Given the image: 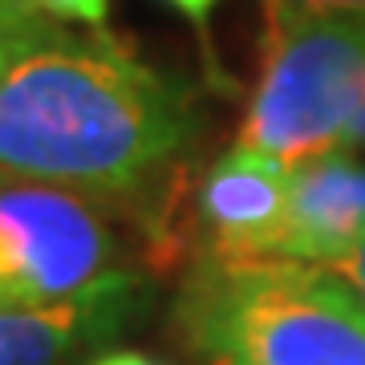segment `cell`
I'll return each mask as SVG.
<instances>
[{"instance_id":"obj_1","label":"cell","mask_w":365,"mask_h":365,"mask_svg":"<svg viewBox=\"0 0 365 365\" xmlns=\"http://www.w3.org/2000/svg\"><path fill=\"white\" fill-rule=\"evenodd\" d=\"M195 93L110 33L37 16L0 41V170L9 179L126 195L195 134Z\"/></svg>"},{"instance_id":"obj_7","label":"cell","mask_w":365,"mask_h":365,"mask_svg":"<svg viewBox=\"0 0 365 365\" xmlns=\"http://www.w3.org/2000/svg\"><path fill=\"white\" fill-rule=\"evenodd\" d=\"M365 240V163L349 150L304 163L292 170V211L280 260L333 268Z\"/></svg>"},{"instance_id":"obj_12","label":"cell","mask_w":365,"mask_h":365,"mask_svg":"<svg viewBox=\"0 0 365 365\" xmlns=\"http://www.w3.org/2000/svg\"><path fill=\"white\" fill-rule=\"evenodd\" d=\"M170 9H179L191 25H199V29H207V21H211V9L220 4V0H167Z\"/></svg>"},{"instance_id":"obj_13","label":"cell","mask_w":365,"mask_h":365,"mask_svg":"<svg viewBox=\"0 0 365 365\" xmlns=\"http://www.w3.org/2000/svg\"><path fill=\"white\" fill-rule=\"evenodd\" d=\"M90 365H158V361H150L146 353H134V349H114V353H102V357H93Z\"/></svg>"},{"instance_id":"obj_5","label":"cell","mask_w":365,"mask_h":365,"mask_svg":"<svg viewBox=\"0 0 365 365\" xmlns=\"http://www.w3.org/2000/svg\"><path fill=\"white\" fill-rule=\"evenodd\" d=\"M292 211V170L235 143L199 182V223L215 260H280Z\"/></svg>"},{"instance_id":"obj_2","label":"cell","mask_w":365,"mask_h":365,"mask_svg":"<svg viewBox=\"0 0 365 365\" xmlns=\"http://www.w3.org/2000/svg\"><path fill=\"white\" fill-rule=\"evenodd\" d=\"M179 325L211 365H365V300L317 264L203 256Z\"/></svg>"},{"instance_id":"obj_4","label":"cell","mask_w":365,"mask_h":365,"mask_svg":"<svg viewBox=\"0 0 365 365\" xmlns=\"http://www.w3.org/2000/svg\"><path fill=\"white\" fill-rule=\"evenodd\" d=\"M110 272L114 235L93 203L49 182H0V309H53Z\"/></svg>"},{"instance_id":"obj_15","label":"cell","mask_w":365,"mask_h":365,"mask_svg":"<svg viewBox=\"0 0 365 365\" xmlns=\"http://www.w3.org/2000/svg\"><path fill=\"white\" fill-rule=\"evenodd\" d=\"M0 182H9V175H4V170H0Z\"/></svg>"},{"instance_id":"obj_9","label":"cell","mask_w":365,"mask_h":365,"mask_svg":"<svg viewBox=\"0 0 365 365\" xmlns=\"http://www.w3.org/2000/svg\"><path fill=\"white\" fill-rule=\"evenodd\" d=\"M21 4L49 21H73L90 29H102L110 16V0H21Z\"/></svg>"},{"instance_id":"obj_10","label":"cell","mask_w":365,"mask_h":365,"mask_svg":"<svg viewBox=\"0 0 365 365\" xmlns=\"http://www.w3.org/2000/svg\"><path fill=\"white\" fill-rule=\"evenodd\" d=\"M329 272H337L341 280H345V284H349L353 292L365 300V240H357V244H353V248L345 252V256H341Z\"/></svg>"},{"instance_id":"obj_14","label":"cell","mask_w":365,"mask_h":365,"mask_svg":"<svg viewBox=\"0 0 365 365\" xmlns=\"http://www.w3.org/2000/svg\"><path fill=\"white\" fill-rule=\"evenodd\" d=\"M365 150V102H361V110H357V118L349 122V134H345V150Z\"/></svg>"},{"instance_id":"obj_8","label":"cell","mask_w":365,"mask_h":365,"mask_svg":"<svg viewBox=\"0 0 365 365\" xmlns=\"http://www.w3.org/2000/svg\"><path fill=\"white\" fill-rule=\"evenodd\" d=\"M268 33L300 21H329V16H365V0H264Z\"/></svg>"},{"instance_id":"obj_11","label":"cell","mask_w":365,"mask_h":365,"mask_svg":"<svg viewBox=\"0 0 365 365\" xmlns=\"http://www.w3.org/2000/svg\"><path fill=\"white\" fill-rule=\"evenodd\" d=\"M33 21H37V13L25 9L21 0H0V41H9L13 33H21V29L33 25Z\"/></svg>"},{"instance_id":"obj_6","label":"cell","mask_w":365,"mask_h":365,"mask_svg":"<svg viewBox=\"0 0 365 365\" xmlns=\"http://www.w3.org/2000/svg\"><path fill=\"white\" fill-rule=\"evenodd\" d=\"M138 309V280L110 272L90 292L53 309H0V365H66L118 333Z\"/></svg>"},{"instance_id":"obj_3","label":"cell","mask_w":365,"mask_h":365,"mask_svg":"<svg viewBox=\"0 0 365 365\" xmlns=\"http://www.w3.org/2000/svg\"><path fill=\"white\" fill-rule=\"evenodd\" d=\"M361 102L365 16L272 29L264 73L240 126V146L297 170L329 150H345V134Z\"/></svg>"}]
</instances>
